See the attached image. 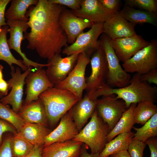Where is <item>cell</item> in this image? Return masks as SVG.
Instances as JSON below:
<instances>
[{
  "label": "cell",
  "instance_id": "cell-26",
  "mask_svg": "<svg viewBox=\"0 0 157 157\" xmlns=\"http://www.w3.org/2000/svg\"><path fill=\"white\" fill-rule=\"evenodd\" d=\"M10 7L5 12L7 20H23L28 21L26 16L27 9L32 5H36L38 0H12Z\"/></svg>",
  "mask_w": 157,
  "mask_h": 157
},
{
  "label": "cell",
  "instance_id": "cell-23",
  "mask_svg": "<svg viewBox=\"0 0 157 157\" xmlns=\"http://www.w3.org/2000/svg\"><path fill=\"white\" fill-rule=\"evenodd\" d=\"M51 132L44 125L25 122L17 134L34 146H43L45 138Z\"/></svg>",
  "mask_w": 157,
  "mask_h": 157
},
{
  "label": "cell",
  "instance_id": "cell-32",
  "mask_svg": "<svg viewBox=\"0 0 157 157\" xmlns=\"http://www.w3.org/2000/svg\"><path fill=\"white\" fill-rule=\"evenodd\" d=\"M0 119L3 120L13 126L19 133L25 121L17 113L11 109L8 105H4L0 101Z\"/></svg>",
  "mask_w": 157,
  "mask_h": 157
},
{
  "label": "cell",
  "instance_id": "cell-31",
  "mask_svg": "<svg viewBox=\"0 0 157 157\" xmlns=\"http://www.w3.org/2000/svg\"><path fill=\"white\" fill-rule=\"evenodd\" d=\"M34 145L17 133L11 137L10 147L12 157H24L32 150Z\"/></svg>",
  "mask_w": 157,
  "mask_h": 157
},
{
  "label": "cell",
  "instance_id": "cell-39",
  "mask_svg": "<svg viewBox=\"0 0 157 157\" xmlns=\"http://www.w3.org/2000/svg\"><path fill=\"white\" fill-rule=\"evenodd\" d=\"M10 132L14 134L17 133L15 128L7 122L0 119V142H2V136L4 133Z\"/></svg>",
  "mask_w": 157,
  "mask_h": 157
},
{
  "label": "cell",
  "instance_id": "cell-48",
  "mask_svg": "<svg viewBox=\"0 0 157 157\" xmlns=\"http://www.w3.org/2000/svg\"><path fill=\"white\" fill-rule=\"evenodd\" d=\"M1 143L0 142V148L1 147Z\"/></svg>",
  "mask_w": 157,
  "mask_h": 157
},
{
  "label": "cell",
  "instance_id": "cell-38",
  "mask_svg": "<svg viewBox=\"0 0 157 157\" xmlns=\"http://www.w3.org/2000/svg\"><path fill=\"white\" fill-rule=\"evenodd\" d=\"M140 80L147 82L150 84L153 83L157 85V69H155L140 76Z\"/></svg>",
  "mask_w": 157,
  "mask_h": 157
},
{
  "label": "cell",
  "instance_id": "cell-6",
  "mask_svg": "<svg viewBox=\"0 0 157 157\" xmlns=\"http://www.w3.org/2000/svg\"><path fill=\"white\" fill-rule=\"evenodd\" d=\"M128 73H146L157 68V39L151 40L147 46L138 51L122 64Z\"/></svg>",
  "mask_w": 157,
  "mask_h": 157
},
{
  "label": "cell",
  "instance_id": "cell-10",
  "mask_svg": "<svg viewBox=\"0 0 157 157\" xmlns=\"http://www.w3.org/2000/svg\"><path fill=\"white\" fill-rule=\"evenodd\" d=\"M32 67H30L23 73L19 67L15 69L14 66L10 68L11 78L7 81L10 93L0 99V101L4 105H10L12 109L17 113L20 110L23 105L22 98L24 87L25 80L28 75L32 71Z\"/></svg>",
  "mask_w": 157,
  "mask_h": 157
},
{
  "label": "cell",
  "instance_id": "cell-8",
  "mask_svg": "<svg viewBox=\"0 0 157 157\" xmlns=\"http://www.w3.org/2000/svg\"><path fill=\"white\" fill-rule=\"evenodd\" d=\"M90 58L91 73L85 78V90L88 96L106 84L108 64L104 51L101 46L92 53Z\"/></svg>",
  "mask_w": 157,
  "mask_h": 157
},
{
  "label": "cell",
  "instance_id": "cell-37",
  "mask_svg": "<svg viewBox=\"0 0 157 157\" xmlns=\"http://www.w3.org/2000/svg\"><path fill=\"white\" fill-rule=\"evenodd\" d=\"M11 137L7 136L2 139L0 148V157H12L10 147Z\"/></svg>",
  "mask_w": 157,
  "mask_h": 157
},
{
  "label": "cell",
  "instance_id": "cell-34",
  "mask_svg": "<svg viewBox=\"0 0 157 157\" xmlns=\"http://www.w3.org/2000/svg\"><path fill=\"white\" fill-rule=\"evenodd\" d=\"M146 145L144 142L132 138L127 151L131 157H143Z\"/></svg>",
  "mask_w": 157,
  "mask_h": 157
},
{
  "label": "cell",
  "instance_id": "cell-7",
  "mask_svg": "<svg viewBox=\"0 0 157 157\" xmlns=\"http://www.w3.org/2000/svg\"><path fill=\"white\" fill-rule=\"evenodd\" d=\"M103 23L93 24L89 30L82 32L73 44L65 47L62 53L68 56L76 53H84L91 56L100 46L99 40L98 39L103 33Z\"/></svg>",
  "mask_w": 157,
  "mask_h": 157
},
{
  "label": "cell",
  "instance_id": "cell-1",
  "mask_svg": "<svg viewBox=\"0 0 157 157\" xmlns=\"http://www.w3.org/2000/svg\"><path fill=\"white\" fill-rule=\"evenodd\" d=\"M64 8V6L50 3L48 0H38L36 5L31 6L27 11L30 28V32L24 33L28 42L27 48L35 50L41 58L48 60L68 46L59 21Z\"/></svg>",
  "mask_w": 157,
  "mask_h": 157
},
{
  "label": "cell",
  "instance_id": "cell-40",
  "mask_svg": "<svg viewBox=\"0 0 157 157\" xmlns=\"http://www.w3.org/2000/svg\"><path fill=\"white\" fill-rule=\"evenodd\" d=\"M11 0H0V28L7 25L5 17V9L6 7Z\"/></svg>",
  "mask_w": 157,
  "mask_h": 157
},
{
  "label": "cell",
  "instance_id": "cell-20",
  "mask_svg": "<svg viewBox=\"0 0 157 157\" xmlns=\"http://www.w3.org/2000/svg\"><path fill=\"white\" fill-rule=\"evenodd\" d=\"M83 144L73 140L54 142L43 147L42 157H78Z\"/></svg>",
  "mask_w": 157,
  "mask_h": 157
},
{
  "label": "cell",
  "instance_id": "cell-15",
  "mask_svg": "<svg viewBox=\"0 0 157 157\" xmlns=\"http://www.w3.org/2000/svg\"><path fill=\"white\" fill-rule=\"evenodd\" d=\"M25 83L26 96L24 101L25 105L38 99L42 93L54 86L48 78L45 70L42 68L37 69L35 72L31 71L26 77Z\"/></svg>",
  "mask_w": 157,
  "mask_h": 157
},
{
  "label": "cell",
  "instance_id": "cell-29",
  "mask_svg": "<svg viewBox=\"0 0 157 157\" xmlns=\"http://www.w3.org/2000/svg\"><path fill=\"white\" fill-rule=\"evenodd\" d=\"M157 113V107L154 102L144 101L138 103L133 112L135 123L144 125L154 115Z\"/></svg>",
  "mask_w": 157,
  "mask_h": 157
},
{
  "label": "cell",
  "instance_id": "cell-41",
  "mask_svg": "<svg viewBox=\"0 0 157 157\" xmlns=\"http://www.w3.org/2000/svg\"><path fill=\"white\" fill-rule=\"evenodd\" d=\"M150 150V157H157V139L156 137L150 138L145 142Z\"/></svg>",
  "mask_w": 157,
  "mask_h": 157
},
{
  "label": "cell",
  "instance_id": "cell-25",
  "mask_svg": "<svg viewBox=\"0 0 157 157\" xmlns=\"http://www.w3.org/2000/svg\"><path fill=\"white\" fill-rule=\"evenodd\" d=\"M135 133L130 132L120 134L107 142L99 154V157H107L117 152L127 150Z\"/></svg>",
  "mask_w": 157,
  "mask_h": 157
},
{
  "label": "cell",
  "instance_id": "cell-42",
  "mask_svg": "<svg viewBox=\"0 0 157 157\" xmlns=\"http://www.w3.org/2000/svg\"><path fill=\"white\" fill-rule=\"evenodd\" d=\"M43 147L35 146L31 152L24 157H42L41 152Z\"/></svg>",
  "mask_w": 157,
  "mask_h": 157
},
{
  "label": "cell",
  "instance_id": "cell-19",
  "mask_svg": "<svg viewBox=\"0 0 157 157\" xmlns=\"http://www.w3.org/2000/svg\"><path fill=\"white\" fill-rule=\"evenodd\" d=\"M71 11L77 17L92 24L103 23L113 14L103 6L99 0H82L79 9Z\"/></svg>",
  "mask_w": 157,
  "mask_h": 157
},
{
  "label": "cell",
  "instance_id": "cell-9",
  "mask_svg": "<svg viewBox=\"0 0 157 157\" xmlns=\"http://www.w3.org/2000/svg\"><path fill=\"white\" fill-rule=\"evenodd\" d=\"M90 57L84 53H80L72 71L64 80L54 87L68 90L79 100L81 99L83 91L86 87L85 72L87 65L90 63Z\"/></svg>",
  "mask_w": 157,
  "mask_h": 157
},
{
  "label": "cell",
  "instance_id": "cell-12",
  "mask_svg": "<svg viewBox=\"0 0 157 157\" xmlns=\"http://www.w3.org/2000/svg\"><path fill=\"white\" fill-rule=\"evenodd\" d=\"M80 53H76L62 58L56 53L48 60L46 75L54 86L64 80L72 70L77 63Z\"/></svg>",
  "mask_w": 157,
  "mask_h": 157
},
{
  "label": "cell",
  "instance_id": "cell-28",
  "mask_svg": "<svg viewBox=\"0 0 157 157\" xmlns=\"http://www.w3.org/2000/svg\"><path fill=\"white\" fill-rule=\"evenodd\" d=\"M9 28L8 25L3 26L0 28V60L7 63L10 68L13 66V64H16L25 71L28 67L24 65L23 60L16 59L10 51L7 38Z\"/></svg>",
  "mask_w": 157,
  "mask_h": 157
},
{
  "label": "cell",
  "instance_id": "cell-18",
  "mask_svg": "<svg viewBox=\"0 0 157 157\" xmlns=\"http://www.w3.org/2000/svg\"><path fill=\"white\" fill-rule=\"evenodd\" d=\"M60 120L57 127L46 137L43 146L73 140L78 134L79 131L68 112Z\"/></svg>",
  "mask_w": 157,
  "mask_h": 157
},
{
  "label": "cell",
  "instance_id": "cell-45",
  "mask_svg": "<svg viewBox=\"0 0 157 157\" xmlns=\"http://www.w3.org/2000/svg\"><path fill=\"white\" fill-rule=\"evenodd\" d=\"M110 157H131L127 150L119 151L111 155Z\"/></svg>",
  "mask_w": 157,
  "mask_h": 157
},
{
  "label": "cell",
  "instance_id": "cell-16",
  "mask_svg": "<svg viewBox=\"0 0 157 157\" xmlns=\"http://www.w3.org/2000/svg\"><path fill=\"white\" fill-rule=\"evenodd\" d=\"M136 25L127 20L118 11L103 23V33L111 39L131 36L136 34Z\"/></svg>",
  "mask_w": 157,
  "mask_h": 157
},
{
  "label": "cell",
  "instance_id": "cell-11",
  "mask_svg": "<svg viewBox=\"0 0 157 157\" xmlns=\"http://www.w3.org/2000/svg\"><path fill=\"white\" fill-rule=\"evenodd\" d=\"M102 97L97 100L96 109L111 131L128 108L123 100L117 98L115 95Z\"/></svg>",
  "mask_w": 157,
  "mask_h": 157
},
{
  "label": "cell",
  "instance_id": "cell-21",
  "mask_svg": "<svg viewBox=\"0 0 157 157\" xmlns=\"http://www.w3.org/2000/svg\"><path fill=\"white\" fill-rule=\"evenodd\" d=\"M97 100L91 99L86 94L68 111L79 131L93 115Z\"/></svg>",
  "mask_w": 157,
  "mask_h": 157
},
{
  "label": "cell",
  "instance_id": "cell-22",
  "mask_svg": "<svg viewBox=\"0 0 157 157\" xmlns=\"http://www.w3.org/2000/svg\"><path fill=\"white\" fill-rule=\"evenodd\" d=\"M18 113L26 122L46 126L48 123L44 105L39 98L28 104L23 105Z\"/></svg>",
  "mask_w": 157,
  "mask_h": 157
},
{
  "label": "cell",
  "instance_id": "cell-44",
  "mask_svg": "<svg viewBox=\"0 0 157 157\" xmlns=\"http://www.w3.org/2000/svg\"><path fill=\"white\" fill-rule=\"evenodd\" d=\"M99 154L89 153L87 152L86 148L82 147L81 152L78 157H99Z\"/></svg>",
  "mask_w": 157,
  "mask_h": 157
},
{
  "label": "cell",
  "instance_id": "cell-3",
  "mask_svg": "<svg viewBox=\"0 0 157 157\" xmlns=\"http://www.w3.org/2000/svg\"><path fill=\"white\" fill-rule=\"evenodd\" d=\"M39 98L44 105L48 123L51 126L56 124L79 100L69 91L54 87L43 92Z\"/></svg>",
  "mask_w": 157,
  "mask_h": 157
},
{
  "label": "cell",
  "instance_id": "cell-47",
  "mask_svg": "<svg viewBox=\"0 0 157 157\" xmlns=\"http://www.w3.org/2000/svg\"><path fill=\"white\" fill-rule=\"evenodd\" d=\"M4 94L0 92V99H1L3 97H4Z\"/></svg>",
  "mask_w": 157,
  "mask_h": 157
},
{
  "label": "cell",
  "instance_id": "cell-35",
  "mask_svg": "<svg viewBox=\"0 0 157 157\" xmlns=\"http://www.w3.org/2000/svg\"><path fill=\"white\" fill-rule=\"evenodd\" d=\"M52 4H56L66 6L72 9L76 10L79 9L82 0H48Z\"/></svg>",
  "mask_w": 157,
  "mask_h": 157
},
{
  "label": "cell",
  "instance_id": "cell-46",
  "mask_svg": "<svg viewBox=\"0 0 157 157\" xmlns=\"http://www.w3.org/2000/svg\"><path fill=\"white\" fill-rule=\"evenodd\" d=\"M3 67L1 64H0V80L3 78Z\"/></svg>",
  "mask_w": 157,
  "mask_h": 157
},
{
  "label": "cell",
  "instance_id": "cell-14",
  "mask_svg": "<svg viewBox=\"0 0 157 157\" xmlns=\"http://www.w3.org/2000/svg\"><path fill=\"white\" fill-rule=\"evenodd\" d=\"M111 42L118 58L123 63L150 43L142 36L137 34L131 36L111 39Z\"/></svg>",
  "mask_w": 157,
  "mask_h": 157
},
{
  "label": "cell",
  "instance_id": "cell-4",
  "mask_svg": "<svg viewBox=\"0 0 157 157\" xmlns=\"http://www.w3.org/2000/svg\"><path fill=\"white\" fill-rule=\"evenodd\" d=\"M110 131L95 109L90 121L73 140L88 146L91 154L100 153L107 142V137Z\"/></svg>",
  "mask_w": 157,
  "mask_h": 157
},
{
  "label": "cell",
  "instance_id": "cell-36",
  "mask_svg": "<svg viewBox=\"0 0 157 157\" xmlns=\"http://www.w3.org/2000/svg\"><path fill=\"white\" fill-rule=\"evenodd\" d=\"M103 6L109 12L113 14L118 12L119 0H99Z\"/></svg>",
  "mask_w": 157,
  "mask_h": 157
},
{
  "label": "cell",
  "instance_id": "cell-13",
  "mask_svg": "<svg viewBox=\"0 0 157 157\" xmlns=\"http://www.w3.org/2000/svg\"><path fill=\"white\" fill-rule=\"evenodd\" d=\"M28 21L23 20L10 21L6 20L7 25L9 27L8 32L10 38L7 40L10 49L16 51L23 59L24 65L27 67H34L37 69L44 67H47L48 64H42L34 62L28 59L24 53L21 49V43L25 39L24 33L27 32L29 27Z\"/></svg>",
  "mask_w": 157,
  "mask_h": 157
},
{
  "label": "cell",
  "instance_id": "cell-33",
  "mask_svg": "<svg viewBox=\"0 0 157 157\" xmlns=\"http://www.w3.org/2000/svg\"><path fill=\"white\" fill-rule=\"evenodd\" d=\"M125 4L146 11L157 13V0H126Z\"/></svg>",
  "mask_w": 157,
  "mask_h": 157
},
{
  "label": "cell",
  "instance_id": "cell-30",
  "mask_svg": "<svg viewBox=\"0 0 157 157\" xmlns=\"http://www.w3.org/2000/svg\"><path fill=\"white\" fill-rule=\"evenodd\" d=\"M141 128L133 127L136 131L133 139L145 142L148 139L157 135V113Z\"/></svg>",
  "mask_w": 157,
  "mask_h": 157
},
{
  "label": "cell",
  "instance_id": "cell-2",
  "mask_svg": "<svg viewBox=\"0 0 157 157\" xmlns=\"http://www.w3.org/2000/svg\"><path fill=\"white\" fill-rule=\"evenodd\" d=\"M140 74L135 73L131 77L130 84L121 88H112L106 84L98 89L89 96L93 100L100 96L115 95L117 98L123 100L127 107L133 104L144 101L154 102L157 94V88L140 79Z\"/></svg>",
  "mask_w": 157,
  "mask_h": 157
},
{
  "label": "cell",
  "instance_id": "cell-27",
  "mask_svg": "<svg viewBox=\"0 0 157 157\" xmlns=\"http://www.w3.org/2000/svg\"><path fill=\"white\" fill-rule=\"evenodd\" d=\"M137 104H133L123 114L114 127L110 131L106 138L107 142L113 139L118 135L130 132L135 124L133 112Z\"/></svg>",
  "mask_w": 157,
  "mask_h": 157
},
{
  "label": "cell",
  "instance_id": "cell-49",
  "mask_svg": "<svg viewBox=\"0 0 157 157\" xmlns=\"http://www.w3.org/2000/svg\"><path fill=\"white\" fill-rule=\"evenodd\" d=\"M110 157V156H108V157Z\"/></svg>",
  "mask_w": 157,
  "mask_h": 157
},
{
  "label": "cell",
  "instance_id": "cell-43",
  "mask_svg": "<svg viewBox=\"0 0 157 157\" xmlns=\"http://www.w3.org/2000/svg\"><path fill=\"white\" fill-rule=\"evenodd\" d=\"M9 90L8 85L7 81L3 78L0 80V92L5 96L8 94Z\"/></svg>",
  "mask_w": 157,
  "mask_h": 157
},
{
  "label": "cell",
  "instance_id": "cell-17",
  "mask_svg": "<svg viewBox=\"0 0 157 157\" xmlns=\"http://www.w3.org/2000/svg\"><path fill=\"white\" fill-rule=\"evenodd\" d=\"M61 26L65 32L67 43L73 44L78 35L87 28L91 27L92 24L88 20L79 17L72 11L65 8L59 17Z\"/></svg>",
  "mask_w": 157,
  "mask_h": 157
},
{
  "label": "cell",
  "instance_id": "cell-24",
  "mask_svg": "<svg viewBox=\"0 0 157 157\" xmlns=\"http://www.w3.org/2000/svg\"><path fill=\"white\" fill-rule=\"evenodd\" d=\"M119 12L127 20L134 24L148 23L157 26V13L136 9L126 4Z\"/></svg>",
  "mask_w": 157,
  "mask_h": 157
},
{
  "label": "cell",
  "instance_id": "cell-5",
  "mask_svg": "<svg viewBox=\"0 0 157 157\" xmlns=\"http://www.w3.org/2000/svg\"><path fill=\"white\" fill-rule=\"evenodd\" d=\"M99 40L105 53L108 64L106 84L110 87L116 88H121L129 85L131 76L120 65L119 60L111 45V39L103 33Z\"/></svg>",
  "mask_w": 157,
  "mask_h": 157
}]
</instances>
